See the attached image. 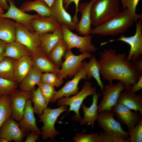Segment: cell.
I'll use <instances>...</instances> for the list:
<instances>
[{"instance_id": "ba28073f", "label": "cell", "mask_w": 142, "mask_h": 142, "mask_svg": "<svg viewBox=\"0 0 142 142\" xmlns=\"http://www.w3.org/2000/svg\"><path fill=\"white\" fill-rule=\"evenodd\" d=\"M142 18L136 22V30L135 33L132 36L126 37L121 35L120 37L116 39H111L108 42L102 43V46L107 43L115 41H120L129 44L130 49L127 57L128 60L130 61L135 60L142 55Z\"/></svg>"}, {"instance_id": "3957f363", "label": "cell", "mask_w": 142, "mask_h": 142, "mask_svg": "<svg viewBox=\"0 0 142 142\" xmlns=\"http://www.w3.org/2000/svg\"><path fill=\"white\" fill-rule=\"evenodd\" d=\"M120 0H95L91 8L92 25L98 26L120 12Z\"/></svg>"}, {"instance_id": "bcb514c9", "label": "cell", "mask_w": 142, "mask_h": 142, "mask_svg": "<svg viewBox=\"0 0 142 142\" xmlns=\"http://www.w3.org/2000/svg\"><path fill=\"white\" fill-rule=\"evenodd\" d=\"M9 5L7 0H0V7L3 10L7 11L8 9Z\"/></svg>"}, {"instance_id": "603a6c76", "label": "cell", "mask_w": 142, "mask_h": 142, "mask_svg": "<svg viewBox=\"0 0 142 142\" xmlns=\"http://www.w3.org/2000/svg\"><path fill=\"white\" fill-rule=\"evenodd\" d=\"M117 102L120 103L132 111L142 113V95L133 93L125 90L120 94Z\"/></svg>"}, {"instance_id": "9a60e30c", "label": "cell", "mask_w": 142, "mask_h": 142, "mask_svg": "<svg viewBox=\"0 0 142 142\" xmlns=\"http://www.w3.org/2000/svg\"><path fill=\"white\" fill-rule=\"evenodd\" d=\"M82 79H87L86 71L82 65L72 79L66 82L60 89L56 91L50 102L54 103L62 97L68 98L71 95L77 94L79 92V83Z\"/></svg>"}, {"instance_id": "d590c367", "label": "cell", "mask_w": 142, "mask_h": 142, "mask_svg": "<svg viewBox=\"0 0 142 142\" xmlns=\"http://www.w3.org/2000/svg\"><path fill=\"white\" fill-rule=\"evenodd\" d=\"M40 82L58 87L63 83L64 80L63 79L59 78L57 74L47 72L42 73Z\"/></svg>"}, {"instance_id": "f1b7e54d", "label": "cell", "mask_w": 142, "mask_h": 142, "mask_svg": "<svg viewBox=\"0 0 142 142\" xmlns=\"http://www.w3.org/2000/svg\"><path fill=\"white\" fill-rule=\"evenodd\" d=\"M90 59L88 62L84 60L82 62V65L87 72V79H89L92 77L94 78L102 90L104 85L100 78V67L98 61L94 55H92Z\"/></svg>"}, {"instance_id": "ee69618b", "label": "cell", "mask_w": 142, "mask_h": 142, "mask_svg": "<svg viewBox=\"0 0 142 142\" xmlns=\"http://www.w3.org/2000/svg\"><path fill=\"white\" fill-rule=\"evenodd\" d=\"M39 134L34 132H31L26 136L25 142H36L38 140L40 137Z\"/></svg>"}, {"instance_id": "2e32d148", "label": "cell", "mask_w": 142, "mask_h": 142, "mask_svg": "<svg viewBox=\"0 0 142 142\" xmlns=\"http://www.w3.org/2000/svg\"><path fill=\"white\" fill-rule=\"evenodd\" d=\"M34 113L32 101L31 99H29L26 102L22 116L18 123L25 136L31 132L40 134L41 131L36 123Z\"/></svg>"}, {"instance_id": "e575fe53", "label": "cell", "mask_w": 142, "mask_h": 142, "mask_svg": "<svg viewBox=\"0 0 142 142\" xmlns=\"http://www.w3.org/2000/svg\"><path fill=\"white\" fill-rule=\"evenodd\" d=\"M18 83L15 81L0 77V95H8L17 89Z\"/></svg>"}, {"instance_id": "ffe728a7", "label": "cell", "mask_w": 142, "mask_h": 142, "mask_svg": "<svg viewBox=\"0 0 142 142\" xmlns=\"http://www.w3.org/2000/svg\"><path fill=\"white\" fill-rule=\"evenodd\" d=\"M50 9L51 16L61 26H66L71 30L75 29L76 24L73 22L71 15L64 8L63 0H55Z\"/></svg>"}, {"instance_id": "484cf974", "label": "cell", "mask_w": 142, "mask_h": 142, "mask_svg": "<svg viewBox=\"0 0 142 142\" xmlns=\"http://www.w3.org/2000/svg\"><path fill=\"white\" fill-rule=\"evenodd\" d=\"M16 24L11 19L0 17V39L6 43L15 41Z\"/></svg>"}, {"instance_id": "7bdbcfd3", "label": "cell", "mask_w": 142, "mask_h": 142, "mask_svg": "<svg viewBox=\"0 0 142 142\" xmlns=\"http://www.w3.org/2000/svg\"><path fill=\"white\" fill-rule=\"evenodd\" d=\"M142 89V75H141L137 81L131 87L129 90L133 93Z\"/></svg>"}, {"instance_id": "d6986e66", "label": "cell", "mask_w": 142, "mask_h": 142, "mask_svg": "<svg viewBox=\"0 0 142 142\" xmlns=\"http://www.w3.org/2000/svg\"><path fill=\"white\" fill-rule=\"evenodd\" d=\"M25 136L18 123L11 117L3 123L0 129V137L6 138L9 142H22Z\"/></svg>"}, {"instance_id": "f907efd6", "label": "cell", "mask_w": 142, "mask_h": 142, "mask_svg": "<svg viewBox=\"0 0 142 142\" xmlns=\"http://www.w3.org/2000/svg\"><path fill=\"white\" fill-rule=\"evenodd\" d=\"M4 13V11L0 7V17Z\"/></svg>"}, {"instance_id": "52a82bcc", "label": "cell", "mask_w": 142, "mask_h": 142, "mask_svg": "<svg viewBox=\"0 0 142 142\" xmlns=\"http://www.w3.org/2000/svg\"><path fill=\"white\" fill-rule=\"evenodd\" d=\"M63 40L68 50L77 48L81 53L85 52L94 53L97 50L91 42L92 36L89 35L79 36L74 33L66 26H62Z\"/></svg>"}, {"instance_id": "6da1fadb", "label": "cell", "mask_w": 142, "mask_h": 142, "mask_svg": "<svg viewBox=\"0 0 142 142\" xmlns=\"http://www.w3.org/2000/svg\"><path fill=\"white\" fill-rule=\"evenodd\" d=\"M98 62L103 79L109 83L114 80L120 81L124 84L125 90H129L141 75L134 69L125 53L118 54L114 49H105L100 53Z\"/></svg>"}, {"instance_id": "7dc6e473", "label": "cell", "mask_w": 142, "mask_h": 142, "mask_svg": "<svg viewBox=\"0 0 142 142\" xmlns=\"http://www.w3.org/2000/svg\"><path fill=\"white\" fill-rule=\"evenodd\" d=\"M6 43L0 39V55H3Z\"/></svg>"}, {"instance_id": "60d3db41", "label": "cell", "mask_w": 142, "mask_h": 142, "mask_svg": "<svg viewBox=\"0 0 142 142\" xmlns=\"http://www.w3.org/2000/svg\"><path fill=\"white\" fill-rule=\"evenodd\" d=\"M80 0H63V4L66 10L68 8L69 6L72 2H73L75 6V13L73 17L72 18L73 22L75 24L79 21L78 17V13L79 12L78 7Z\"/></svg>"}, {"instance_id": "ac0fdd59", "label": "cell", "mask_w": 142, "mask_h": 142, "mask_svg": "<svg viewBox=\"0 0 142 142\" xmlns=\"http://www.w3.org/2000/svg\"><path fill=\"white\" fill-rule=\"evenodd\" d=\"M33 66L41 73L51 72L57 74L60 69L49 59L40 46L32 52Z\"/></svg>"}, {"instance_id": "30bf717a", "label": "cell", "mask_w": 142, "mask_h": 142, "mask_svg": "<svg viewBox=\"0 0 142 142\" xmlns=\"http://www.w3.org/2000/svg\"><path fill=\"white\" fill-rule=\"evenodd\" d=\"M125 89L124 84L120 81L115 84L112 83L104 85L102 90L103 98L98 105V113L104 111H111L117 103L120 93Z\"/></svg>"}, {"instance_id": "44dd1931", "label": "cell", "mask_w": 142, "mask_h": 142, "mask_svg": "<svg viewBox=\"0 0 142 142\" xmlns=\"http://www.w3.org/2000/svg\"><path fill=\"white\" fill-rule=\"evenodd\" d=\"M31 25L34 32L39 35L52 33L61 28V26L51 16L39 15L33 19Z\"/></svg>"}, {"instance_id": "8d00e7d4", "label": "cell", "mask_w": 142, "mask_h": 142, "mask_svg": "<svg viewBox=\"0 0 142 142\" xmlns=\"http://www.w3.org/2000/svg\"><path fill=\"white\" fill-rule=\"evenodd\" d=\"M37 85L39 88L46 103L48 105L56 93L55 87L41 82Z\"/></svg>"}, {"instance_id": "d4e9b609", "label": "cell", "mask_w": 142, "mask_h": 142, "mask_svg": "<svg viewBox=\"0 0 142 142\" xmlns=\"http://www.w3.org/2000/svg\"><path fill=\"white\" fill-rule=\"evenodd\" d=\"M33 66L31 56H24L16 60L14 68L15 81L20 83Z\"/></svg>"}, {"instance_id": "5bb4252c", "label": "cell", "mask_w": 142, "mask_h": 142, "mask_svg": "<svg viewBox=\"0 0 142 142\" xmlns=\"http://www.w3.org/2000/svg\"><path fill=\"white\" fill-rule=\"evenodd\" d=\"M7 1L9 3V8L7 12L0 17L11 19L25 26L31 32H34L31 26V23L33 19L39 15L38 14L32 15L28 14L18 8L15 5L14 0Z\"/></svg>"}, {"instance_id": "277c9868", "label": "cell", "mask_w": 142, "mask_h": 142, "mask_svg": "<svg viewBox=\"0 0 142 142\" xmlns=\"http://www.w3.org/2000/svg\"><path fill=\"white\" fill-rule=\"evenodd\" d=\"M68 105L61 106L56 109L47 108L42 114L39 115L40 121H42L44 125L41 128L40 134L42 139L45 140L49 138L54 140L55 137L59 134L55 128V124L58 118L62 113L68 111Z\"/></svg>"}, {"instance_id": "816d5d0a", "label": "cell", "mask_w": 142, "mask_h": 142, "mask_svg": "<svg viewBox=\"0 0 142 142\" xmlns=\"http://www.w3.org/2000/svg\"><path fill=\"white\" fill-rule=\"evenodd\" d=\"M4 57L3 55H0V62L3 58Z\"/></svg>"}, {"instance_id": "cb8c5ba5", "label": "cell", "mask_w": 142, "mask_h": 142, "mask_svg": "<svg viewBox=\"0 0 142 142\" xmlns=\"http://www.w3.org/2000/svg\"><path fill=\"white\" fill-rule=\"evenodd\" d=\"M63 39L62 27L53 32L40 34V47L48 56L52 50Z\"/></svg>"}, {"instance_id": "e0dca14e", "label": "cell", "mask_w": 142, "mask_h": 142, "mask_svg": "<svg viewBox=\"0 0 142 142\" xmlns=\"http://www.w3.org/2000/svg\"><path fill=\"white\" fill-rule=\"evenodd\" d=\"M95 0H91L89 2L83 3L79 4V12L81 14V18L76 24L75 29L78 34L81 36L90 34L92 28L91 10L92 5Z\"/></svg>"}, {"instance_id": "b9f144b4", "label": "cell", "mask_w": 142, "mask_h": 142, "mask_svg": "<svg viewBox=\"0 0 142 142\" xmlns=\"http://www.w3.org/2000/svg\"><path fill=\"white\" fill-rule=\"evenodd\" d=\"M135 71L142 75V58L140 57L134 60L131 61Z\"/></svg>"}, {"instance_id": "8992f818", "label": "cell", "mask_w": 142, "mask_h": 142, "mask_svg": "<svg viewBox=\"0 0 142 142\" xmlns=\"http://www.w3.org/2000/svg\"><path fill=\"white\" fill-rule=\"evenodd\" d=\"M92 56L91 53L85 52L78 55H74L71 50H67L63 56L65 59L61 68L57 74L63 79L68 76L70 78L74 75L82 66V62L85 59L90 58Z\"/></svg>"}, {"instance_id": "4dcf8cb0", "label": "cell", "mask_w": 142, "mask_h": 142, "mask_svg": "<svg viewBox=\"0 0 142 142\" xmlns=\"http://www.w3.org/2000/svg\"><path fill=\"white\" fill-rule=\"evenodd\" d=\"M68 50L63 39L60 41L50 52L48 57L58 67H61L62 59L66 52Z\"/></svg>"}, {"instance_id": "7402d4cb", "label": "cell", "mask_w": 142, "mask_h": 142, "mask_svg": "<svg viewBox=\"0 0 142 142\" xmlns=\"http://www.w3.org/2000/svg\"><path fill=\"white\" fill-rule=\"evenodd\" d=\"M101 94L99 93L94 94L92 104L89 107L86 106L84 103L82 104L81 107L83 111L84 116L83 118L80 121L81 125L88 124L90 125L92 129L94 128L99 113L98 100Z\"/></svg>"}, {"instance_id": "f546056e", "label": "cell", "mask_w": 142, "mask_h": 142, "mask_svg": "<svg viewBox=\"0 0 142 142\" xmlns=\"http://www.w3.org/2000/svg\"><path fill=\"white\" fill-rule=\"evenodd\" d=\"M33 66L30 70L20 83L19 89L27 91H32L36 85L41 81L42 74Z\"/></svg>"}, {"instance_id": "f6af8a7d", "label": "cell", "mask_w": 142, "mask_h": 142, "mask_svg": "<svg viewBox=\"0 0 142 142\" xmlns=\"http://www.w3.org/2000/svg\"><path fill=\"white\" fill-rule=\"evenodd\" d=\"M99 134L101 138V142H112V135L104 132L100 131Z\"/></svg>"}, {"instance_id": "681fc988", "label": "cell", "mask_w": 142, "mask_h": 142, "mask_svg": "<svg viewBox=\"0 0 142 142\" xmlns=\"http://www.w3.org/2000/svg\"><path fill=\"white\" fill-rule=\"evenodd\" d=\"M0 142H9L8 140L6 138L0 137Z\"/></svg>"}, {"instance_id": "74e56055", "label": "cell", "mask_w": 142, "mask_h": 142, "mask_svg": "<svg viewBox=\"0 0 142 142\" xmlns=\"http://www.w3.org/2000/svg\"><path fill=\"white\" fill-rule=\"evenodd\" d=\"M140 0H120L123 9H127L130 13L136 22L142 18V14H137L136 8Z\"/></svg>"}, {"instance_id": "c3c4849f", "label": "cell", "mask_w": 142, "mask_h": 142, "mask_svg": "<svg viewBox=\"0 0 142 142\" xmlns=\"http://www.w3.org/2000/svg\"><path fill=\"white\" fill-rule=\"evenodd\" d=\"M44 1L50 8L55 0H43Z\"/></svg>"}, {"instance_id": "7a4b0ae2", "label": "cell", "mask_w": 142, "mask_h": 142, "mask_svg": "<svg viewBox=\"0 0 142 142\" xmlns=\"http://www.w3.org/2000/svg\"><path fill=\"white\" fill-rule=\"evenodd\" d=\"M136 21L127 9L92 29L91 34L101 36H115L126 32Z\"/></svg>"}, {"instance_id": "f35d334b", "label": "cell", "mask_w": 142, "mask_h": 142, "mask_svg": "<svg viewBox=\"0 0 142 142\" xmlns=\"http://www.w3.org/2000/svg\"><path fill=\"white\" fill-rule=\"evenodd\" d=\"M74 142H101V138L98 132L89 134L78 133L75 135Z\"/></svg>"}, {"instance_id": "83f0119b", "label": "cell", "mask_w": 142, "mask_h": 142, "mask_svg": "<svg viewBox=\"0 0 142 142\" xmlns=\"http://www.w3.org/2000/svg\"><path fill=\"white\" fill-rule=\"evenodd\" d=\"M19 8L26 12L34 11L41 16H51L50 8L43 0L25 1L20 6Z\"/></svg>"}, {"instance_id": "836d02e7", "label": "cell", "mask_w": 142, "mask_h": 142, "mask_svg": "<svg viewBox=\"0 0 142 142\" xmlns=\"http://www.w3.org/2000/svg\"><path fill=\"white\" fill-rule=\"evenodd\" d=\"M12 115L9 95L1 96L0 99V129L3 123L11 117Z\"/></svg>"}, {"instance_id": "7c38bea8", "label": "cell", "mask_w": 142, "mask_h": 142, "mask_svg": "<svg viewBox=\"0 0 142 142\" xmlns=\"http://www.w3.org/2000/svg\"><path fill=\"white\" fill-rule=\"evenodd\" d=\"M8 95L11 102V117L18 121L22 116L27 102L31 99L32 91L17 89Z\"/></svg>"}, {"instance_id": "8fae6325", "label": "cell", "mask_w": 142, "mask_h": 142, "mask_svg": "<svg viewBox=\"0 0 142 142\" xmlns=\"http://www.w3.org/2000/svg\"><path fill=\"white\" fill-rule=\"evenodd\" d=\"M111 111L113 113L118 122L126 126L128 133L142 119V113L139 111H133L119 103L117 102L111 108Z\"/></svg>"}, {"instance_id": "ab89813d", "label": "cell", "mask_w": 142, "mask_h": 142, "mask_svg": "<svg viewBox=\"0 0 142 142\" xmlns=\"http://www.w3.org/2000/svg\"><path fill=\"white\" fill-rule=\"evenodd\" d=\"M130 142H142V119L128 133Z\"/></svg>"}, {"instance_id": "9c48e42d", "label": "cell", "mask_w": 142, "mask_h": 142, "mask_svg": "<svg viewBox=\"0 0 142 142\" xmlns=\"http://www.w3.org/2000/svg\"><path fill=\"white\" fill-rule=\"evenodd\" d=\"M111 111L105 110L98 113L96 121L103 131L112 135H117L124 138H129L128 132L125 131L121 124L115 120Z\"/></svg>"}, {"instance_id": "4fadbf2b", "label": "cell", "mask_w": 142, "mask_h": 142, "mask_svg": "<svg viewBox=\"0 0 142 142\" xmlns=\"http://www.w3.org/2000/svg\"><path fill=\"white\" fill-rule=\"evenodd\" d=\"M16 23L15 41L23 44L32 53L40 46V35L32 32L23 25Z\"/></svg>"}, {"instance_id": "1f68e13d", "label": "cell", "mask_w": 142, "mask_h": 142, "mask_svg": "<svg viewBox=\"0 0 142 142\" xmlns=\"http://www.w3.org/2000/svg\"><path fill=\"white\" fill-rule=\"evenodd\" d=\"M16 60L4 57L0 62V77L15 81L14 68Z\"/></svg>"}, {"instance_id": "5b68a950", "label": "cell", "mask_w": 142, "mask_h": 142, "mask_svg": "<svg viewBox=\"0 0 142 142\" xmlns=\"http://www.w3.org/2000/svg\"><path fill=\"white\" fill-rule=\"evenodd\" d=\"M96 89L92 86L90 81L85 82L81 89L77 94L72 97H62L57 100L58 104L59 105H69V111H73L75 114L74 119L75 120L80 121L82 118L79 113V110L84 100L88 96L93 95L96 93Z\"/></svg>"}, {"instance_id": "4316f807", "label": "cell", "mask_w": 142, "mask_h": 142, "mask_svg": "<svg viewBox=\"0 0 142 142\" xmlns=\"http://www.w3.org/2000/svg\"><path fill=\"white\" fill-rule=\"evenodd\" d=\"M32 53L25 46L15 41L6 43L3 56L17 60L24 56H31Z\"/></svg>"}, {"instance_id": "d6a6232c", "label": "cell", "mask_w": 142, "mask_h": 142, "mask_svg": "<svg viewBox=\"0 0 142 142\" xmlns=\"http://www.w3.org/2000/svg\"><path fill=\"white\" fill-rule=\"evenodd\" d=\"M31 100L34 104L33 107L34 113L39 115H41L48 105L39 87L32 91Z\"/></svg>"}, {"instance_id": "f5cc1de1", "label": "cell", "mask_w": 142, "mask_h": 142, "mask_svg": "<svg viewBox=\"0 0 142 142\" xmlns=\"http://www.w3.org/2000/svg\"><path fill=\"white\" fill-rule=\"evenodd\" d=\"M1 96L0 95V98H1Z\"/></svg>"}]
</instances>
